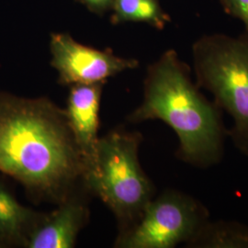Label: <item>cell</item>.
<instances>
[{
	"instance_id": "obj_1",
	"label": "cell",
	"mask_w": 248,
	"mask_h": 248,
	"mask_svg": "<svg viewBox=\"0 0 248 248\" xmlns=\"http://www.w3.org/2000/svg\"><path fill=\"white\" fill-rule=\"evenodd\" d=\"M0 172L41 202L86 191V165L64 109L49 98L0 92Z\"/></svg>"
},
{
	"instance_id": "obj_2",
	"label": "cell",
	"mask_w": 248,
	"mask_h": 248,
	"mask_svg": "<svg viewBox=\"0 0 248 248\" xmlns=\"http://www.w3.org/2000/svg\"><path fill=\"white\" fill-rule=\"evenodd\" d=\"M222 109L200 91L189 68L175 51H168L148 68L142 103L128 116L140 124L159 120L178 138L176 157L195 169L219 165L227 130Z\"/></svg>"
},
{
	"instance_id": "obj_3",
	"label": "cell",
	"mask_w": 248,
	"mask_h": 248,
	"mask_svg": "<svg viewBox=\"0 0 248 248\" xmlns=\"http://www.w3.org/2000/svg\"><path fill=\"white\" fill-rule=\"evenodd\" d=\"M142 140V133L122 128L100 137L94 164L83 180L86 191L115 215L120 232L137 222L155 198V185L139 160Z\"/></svg>"
},
{
	"instance_id": "obj_4",
	"label": "cell",
	"mask_w": 248,
	"mask_h": 248,
	"mask_svg": "<svg viewBox=\"0 0 248 248\" xmlns=\"http://www.w3.org/2000/svg\"><path fill=\"white\" fill-rule=\"evenodd\" d=\"M196 84L232 118L227 136L248 156V38L203 36L193 45Z\"/></svg>"
},
{
	"instance_id": "obj_5",
	"label": "cell",
	"mask_w": 248,
	"mask_h": 248,
	"mask_svg": "<svg viewBox=\"0 0 248 248\" xmlns=\"http://www.w3.org/2000/svg\"><path fill=\"white\" fill-rule=\"evenodd\" d=\"M210 212L201 201L177 189H167L154 198L140 219L119 232L120 248H174L195 236Z\"/></svg>"
},
{
	"instance_id": "obj_6",
	"label": "cell",
	"mask_w": 248,
	"mask_h": 248,
	"mask_svg": "<svg viewBox=\"0 0 248 248\" xmlns=\"http://www.w3.org/2000/svg\"><path fill=\"white\" fill-rule=\"evenodd\" d=\"M50 49L52 65L62 85L105 83L108 78L134 69L139 64L135 59L122 58L81 45L64 33L52 35Z\"/></svg>"
},
{
	"instance_id": "obj_7",
	"label": "cell",
	"mask_w": 248,
	"mask_h": 248,
	"mask_svg": "<svg viewBox=\"0 0 248 248\" xmlns=\"http://www.w3.org/2000/svg\"><path fill=\"white\" fill-rule=\"evenodd\" d=\"M103 85L104 83L72 85L64 108L72 135L85 162L86 172L94 164L100 138L99 109Z\"/></svg>"
},
{
	"instance_id": "obj_8",
	"label": "cell",
	"mask_w": 248,
	"mask_h": 248,
	"mask_svg": "<svg viewBox=\"0 0 248 248\" xmlns=\"http://www.w3.org/2000/svg\"><path fill=\"white\" fill-rule=\"evenodd\" d=\"M81 190L68 197L52 213L45 214L27 240V248H72L88 223L89 210Z\"/></svg>"
},
{
	"instance_id": "obj_9",
	"label": "cell",
	"mask_w": 248,
	"mask_h": 248,
	"mask_svg": "<svg viewBox=\"0 0 248 248\" xmlns=\"http://www.w3.org/2000/svg\"><path fill=\"white\" fill-rule=\"evenodd\" d=\"M45 213L19 203L0 183V248H25L27 240Z\"/></svg>"
},
{
	"instance_id": "obj_10",
	"label": "cell",
	"mask_w": 248,
	"mask_h": 248,
	"mask_svg": "<svg viewBox=\"0 0 248 248\" xmlns=\"http://www.w3.org/2000/svg\"><path fill=\"white\" fill-rule=\"evenodd\" d=\"M184 248H248V225L233 220H208Z\"/></svg>"
},
{
	"instance_id": "obj_11",
	"label": "cell",
	"mask_w": 248,
	"mask_h": 248,
	"mask_svg": "<svg viewBox=\"0 0 248 248\" xmlns=\"http://www.w3.org/2000/svg\"><path fill=\"white\" fill-rule=\"evenodd\" d=\"M117 21L147 22L163 28L167 16L157 0H113Z\"/></svg>"
},
{
	"instance_id": "obj_12",
	"label": "cell",
	"mask_w": 248,
	"mask_h": 248,
	"mask_svg": "<svg viewBox=\"0 0 248 248\" xmlns=\"http://www.w3.org/2000/svg\"><path fill=\"white\" fill-rule=\"evenodd\" d=\"M226 9L243 21L248 31V0H222Z\"/></svg>"
},
{
	"instance_id": "obj_13",
	"label": "cell",
	"mask_w": 248,
	"mask_h": 248,
	"mask_svg": "<svg viewBox=\"0 0 248 248\" xmlns=\"http://www.w3.org/2000/svg\"><path fill=\"white\" fill-rule=\"evenodd\" d=\"M85 2L92 8L105 9L113 2V0H85Z\"/></svg>"
}]
</instances>
